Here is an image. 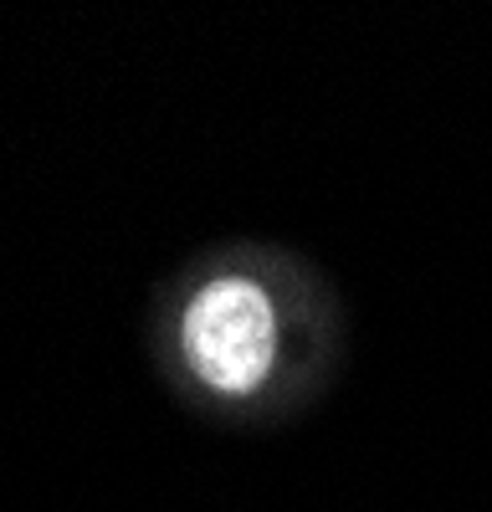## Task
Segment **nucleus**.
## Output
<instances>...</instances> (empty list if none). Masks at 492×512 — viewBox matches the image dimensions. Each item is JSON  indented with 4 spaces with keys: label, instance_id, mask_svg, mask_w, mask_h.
Instances as JSON below:
<instances>
[{
    "label": "nucleus",
    "instance_id": "nucleus-1",
    "mask_svg": "<svg viewBox=\"0 0 492 512\" xmlns=\"http://www.w3.org/2000/svg\"><path fill=\"white\" fill-rule=\"evenodd\" d=\"M180 333H185L190 369L221 395H246L272 369V349H277L272 303L246 277H216L185 308Z\"/></svg>",
    "mask_w": 492,
    "mask_h": 512
}]
</instances>
